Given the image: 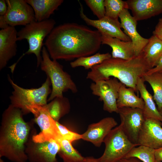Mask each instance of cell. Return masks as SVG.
Wrapping results in <instances>:
<instances>
[{"mask_svg":"<svg viewBox=\"0 0 162 162\" xmlns=\"http://www.w3.org/2000/svg\"><path fill=\"white\" fill-rule=\"evenodd\" d=\"M118 113L124 133L130 141L138 145L139 133L146 119L143 110L137 108L124 107L118 108Z\"/></svg>","mask_w":162,"mask_h":162,"instance_id":"12","label":"cell"},{"mask_svg":"<svg viewBox=\"0 0 162 162\" xmlns=\"http://www.w3.org/2000/svg\"><path fill=\"white\" fill-rule=\"evenodd\" d=\"M119 18L121 28L133 44L136 56H139L147 44L148 39L143 37L138 33L136 29L137 21L131 15L128 9L123 10Z\"/></svg>","mask_w":162,"mask_h":162,"instance_id":"16","label":"cell"},{"mask_svg":"<svg viewBox=\"0 0 162 162\" xmlns=\"http://www.w3.org/2000/svg\"><path fill=\"white\" fill-rule=\"evenodd\" d=\"M7 10L0 20L8 26H24L35 21L33 10L26 0H6Z\"/></svg>","mask_w":162,"mask_h":162,"instance_id":"10","label":"cell"},{"mask_svg":"<svg viewBox=\"0 0 162 162\" xmlns=\"http://www.w3.org/2000/svg\"><path fill=\"white\" fill-rule=\"evenodd\" d=\"M159 112L160 113V114L161 116V117H162V121L161 122L162 123V109H161L159 111Z\"/></svg>","mask_w":162,"mask_h":162,"instance_id":"38","label":"cell"},{"mask_svg":"<svg viewBox=\"0 0 162 162\" xmlns=\"http://www.w3.org/2000/svg\"><path fill=\"white\" fill-rule=\"evenodd\" d=\"M118 162H142L138 158L135 157L124 158Z\"/></svg>","mask_w":162,"mask_h":162,"instance_id":"36","label":"cell"},{"mask_svg":"<svg viewBox=\"0 0 162 162\" xmlns=\"http://www.w3.org/2000/svg\"><path fill=\"white\" fill-rule=\"evenodd\" d=\"M33 8L35 21L41 22L49 19L63 2V0H26Z\"/></svg>","mask_w":162,"mask_h":162,"instance_id":"20","label":"cell"},{"mask_svg":"<svg viewBox=\"0 0 162 162\" xmlns=\"http://www.w3.org/2000/svg\"><path fill=\"white\" fill-rule=\"evenodd\" d=\"M112 58L111 54L97 53L92 56L80 57L70 63L72 68L83 67L86 69H91L95 66L100 64L105 60Z\"/></svg>","mask_w":162,"mask_h":162,"instance_id":"26","label":"cell"},{"mask_svg":"<svg viewBox=\"0 0 162 162\" xmlns=\"http://www.w3.org/2000/svg\"><path fill=\"white\" fill-rule=\"evenodd\" d=\"M153 35L162 40V17L160 18L156 25Z\"/></svg>","mask_w":162,"mask_h":162,"instance_id":"32","label":"cell"},{"mask_svg":"<svg viewBox=\"0 0 162 162\" xmlns=\"http://www.w3.org/2000/svg\"><path fill=\"white\" fill-rule=\"evenodd\" d=\"M150 69L141 52L130 60L112 57L106 60L92 68L88 72L86 78L94 82L113 77L136 92L138 79L142 78Z\"/></svg>","mask_w":162,"mask_h":162,"instance_id":"3","label":"cell"},{"mask_svg":"<svg viewBox=\"0 0 162 162\" xmlns=\"http://www.w3.org/2000/svg\"><path fill=\"white\" fill-rule=\"evenodd\" d=\"M56 122L60 133L63 138L71 143L82 139V134L71 131L58 122Z\"/></svg>","mask_w":162,"mask_h":162,"instance_id":"31","label":"cell"},{"mask_svg":"<svg viewBox=\"0 0 162 162\" xmlns=\"http://www.w3.org/2000/svg\"><path fill=\"white\" fill-rule=\"evenodd\" d=\"M142 78L151 86L154 92L153 98L159 111L162 109V73L145 74Z\"/></svg>","mask_w":162,"mask_h":162,"instance_id":"27","label":"cell"},{"mask_svg":"<svg viewBox=\"0 0 162 162\" xmlns=\"http://www.w3.org/2000/svg\"><path fill=\"white\" fill-rule=\"evenodd\" d=\"M154 154L156 161L162 162V146L155 149Z\"/></svg>","mask_w":162,"mask_h":162,"instance_id":"35","label":"cell"},{"mask_svg":"<svg viewBox=\"0 0 162 162\" xmlns=\"http://www.w3.org/2000/svg\"><path fill=\"white\" fill-rule=\"evenodd\" d=\"M101 34L102 44L108 45L112 49V58L130 60L136 56L131 41H125L104 34Z\"/></svg>","mask_w":162,"mask_h":162,"instance_id":"19","label":"cell"},{"mask_svg":"<svg viewBox=\"0 0 162 162\" xmlns=\"http://www.w3.org/2000/svg\"><path fill=\"white\" fill-rule=\"evenodd\" d=\"M155 149L140 145L134 148L125 158H136L142 162H156Z\"/></svg>","mask_w":162,"mask_h":162,"instance_id":"28","label":"cell"},{"mask_svg":"<svg viewBox=\"0 0 162 162\" xmlns=\"http://www.w3.org/2000/svg\"><path fill=\"white\" fill-rule=\"evenodd\" d=\"M117 124L112 117L104 118L97 123L89 124L87 130L81 134L82 139L91 142L95 146L100 147L106 136Z\"/></svg>","mask_w":162,"mask_h":162,"instance_id":"15","label":"cell"},{"mask_svg":"<svg viewBox=\"0 0 162 162\" xmlns=\"http://www.w3.org/2000/svg\"><path fill=\"white\" fill-rule=\"evenodd\" d=\"M57 142L60 146L58 154L64 162H81L84 157L73 146L71 143L62 137Z\"/></svg>","mask_w":162,"mask_h":162,"instance_id":"25","label":"cell"},{"mask_svg":"<svg viewBox=\"0 0 162 162\" xmlns=\"http://www.w3.org/2000/svg\"><path fill=\"white\" fill-rule=\"evenodd\" d=\"M102 44L98 30L74 23H67L54 28L44 43L52 60H70L95 53Z\"/></svg>","mask_w":162,"mask_h":162,"instance_id":"1","label":"cell"},{"mask_svg":"<svg viewBox=\"0 0 162 162\" xmlns=\"http://www.w3.org/2000/svg\"><path fill=\"white\" fill-rule=\"evenodd\" d=\"M122 84L118 92L117 104L118 108L124 107L139 108L143 110L144 103L142 99L135 94L134 90Z\"/></svg>","mask_w":162,"mask_h":162,"instance_id":"23","label":"cell"},{"mask_svg":"<svg viewBox=\"0 0 162 162\" xmlns=\"http://www.w3.org/2000/svg\"><path fill=\"white\" fill-rule=\"evenodd\" d=\"M8 79L14 90L9 98L11 104L20 109L23 115L28 113L27 109L30 106L47 104L48 97L52 91L51 82L48 76L40 87L29 89L24 88L17 85L9 75Z\"/></svg>","mask_w":162,"mask_h":162,"instance_id":"6","label":"cell"},{"mask_svg":"<svg viewBox=\"0 0 162 162\" xmlns=\"http://www.w3.org/2000/svg\"><path fill=\"white\" fill-rule=\"evenodd\" d=\"M19 108L10 104L3 112L0 129V157L13 162H27L26 144L31 127Z\"/></svg>","mask_w":162,"mask_h":162,"instance_id":"2","label":"cell"},{"mask_svg":"<svg viewBox=\"0 0 162 162\" xmlns=\"http://www.w3.org/2000/svg\"><path fill=\"white\" fill-rule=\"evenodd\" d=\"M154 73H162V56L156 65L153 68L150 69L146 74H150Z\"/></svg>","mask_w":162,"mask_h":162,"instance_id":"33","label":"cell"},{"mask_svg":"<svg viewBox=\"0 0 162 162\" xmlns=\"http://www.w3.org/2000/svg\"><path fill=\"white\" fill-rule=\"evenodd\" d=\"M142 52L150 68H153L162 56V40L153 35Z\"/></svg>","mask_w":162,"mask_h":162,"instance_id":"22","label":"cell"},{"mask_svg":"<svg viewBox=\"0 0 162 162\" xmlns=\"http://www.w3.org/2000/svg\"><path fill=\"white\" fill-rule=\"evenodd\" d=\"M56 23L55 21L52 19L41 22L34 21L25 26L17 32V41L26 40L29 44V49L16 62L10 66L12 69L14 70L18 62L26 54H34L37 58V67L40 65L42 60L41 53L44 40L51 33Z\"/></svg>","mask_w":162,"mask_h":162,"instance_id":"5","label":"cell"},{"mask_svg":"<svg viewBox=\"0 0 162 162\" xmlns=\"http://www.w3.org/2000/svg\"><path fill=\"white\" fill-rule=\"evenodd\" d=\"M7 10V5L6 0H0V15L4 16Z\"/></svg>","mask_w":162,"mask_h":162,"instance_id":"34","label":"cell"},{"mask_svg":"<svg viewBox=\"0 0 162 162\" xmlns=\"http://www.w3.org/2000/svg\"><path fill=\"white\" fill-rule=\"evenodd\" d=\"M156 162H161L160 161H156Z\"/></svg>","mask_w":162,"mask_h":162,"instance_id":"39","label":"cell"},{"mask_svg":"<svg viewBox=\"0 0 162 162\" xmlns=\"http://www.w3.org/2000/svg\"><path fill=\"white\" fill-rule=\"evenodd\" d=\"M122 83L117 79L110 78L92 83L90 88L92 94L103 102V110L109 113H118L117 104L118 92Z\"/></svg>","mask_w":162,"mask_h":162,"instance_id":"9","label":"cell"},{"mask_svg":"<svg viewBox=\"0 0 162 162\" xmlns=\"http://www.w3.org/2000/svg\"><path fill=\"white\" fill-rule=\"evenodd\" d=\"M104 142L105 145L104 152L98 158L101 162H118L124 158L134 148L139 146L130 141L121 124L111 130Z\"/></svg>","mask_w":162,"mask_h":162,"instance_id":"7","label":"cell"},{"mask_svg":"<svg viewBox=\"0 0 162 162\" xmlns=\"http://www.w3.org/2000/svg\"><path fill=\"white\" fill-rule=\"evenodd\" d=\"M144 82L142 78H139L136 88L144 102V106L143 111L145 117L146 118L154 119L161 122L162 117L156 107L153 96L147 89Z\"/></svg>","mask_w":162,"mask_h":162,"instance_id":"21","label":"cell"},{"mask_svg":"<svg viewBox=\"0 0 162 162\" xmlns=\"http://www.w3.org/2000/svg\"><path fill=\"white\" fill-rule=\"evenodd\" d=\"M79 2L80 5V16L88 25L96 28L101 34L117 38L123 41H131L130 38L121 29L120 23L118 20L106 16L97 20L90 19L85 14L83 6L79 1Z\"/></svg>","mask_w":162,"mask_h":162,"instance_id":"13","label":"cell"},{"mask_svg":"<svg viewBox=\"0 0 162 162\" xmlns=\"http://www.w3.org/2000/svg\"><path fill=\"white\" fill-rule=\"evenodd\" d=\"M46 105H33L27 109L28 113L33 114L35 121L41 130L37 134L32 135V139L35 142H41L52 139L57 142L62 137L56 121L51 116Z\"/></svg>","mask_w":162,"mask_h":162,"instance_id":"8","label":"cell"},{"mask_svg":"<svg viewBox=\"0 0 162 162\" xmlns=\"http://www.w3.org/2000/svg\"><path fill=\"white\" fill-rule=\"evenodd\" d=\"M30 135L26 144L25 152L29 162H57L56 154L60 146L52 139L41 142H35Z\"/></svg>","mask_w":162,"mask_h":162,"instance_id":"11","label":"cell"},{"mask_svg":"<svg viewBox=\"0 0 162 162\" xmlns=\"http://www.w3.org/2000/svg\"><path fill=\"white\" fill-rule=\"evenodd\" d=\"M81 162H101L98 158L93 157H84L83 160Z\"/></svg>","mask_w":162,"mask_h":162,"instance_id":"37","label":"cell"},{"mask_svg":"<svg viewBox=\"0 0 162 162\" xmlns=\"http://www.w3.org/2000/svg\"><path fill=\"white\" fill-rule=\"evenodd\" d=\"M46 106L52 117L58 122L61 118L68 114L70 105L68 99L64 96L55 98Z\"/></svg>","mask_w":162,"mask_h":162,"instance_id":"24","label":"cell"},{"mask_svg":"<svg viewBox=\"0 0 162 162\" xmlns=\"http://www.w3.org/2000/svg\"><path fill=\"white\" fill-rule=\"evenodd\" d=\"M41 53L40 68L50 79L52 87L47 101H51L56 97L64 96L63 93L68 90L76 93L77 88L71 76L63 70V66L57 60L50 59L45 46H43Z\"/></svg>","mask_w":162,"mask_h":162,"instance_id":"4","label":"cell"},{"mask_svg":"<svg viewBox=\"0 0 162 162\" xmlns=\"http://www.w3.org/2000/svg\"><path fill=\"white\" fill-rule=\"evenodd\" d=\"M105 16L112 19L118 20L119 16L122 11L128 9L126 1L122 0H105Z\"/></svg>","mask_w":162,"mask_h":162,"instance_id":"29","label":"cell"},{"mask_svg":"<svg viewBox=\"0 0 162 162\" xmlns=\"http://www.w3.org/2000/svg\"><path fill=\"white\" fill-rule=\"evenodd\" d=\"M128 9L137 21L146 20L162 13V0H128Z\"/></svg>","mask_w":162,"mask_h":162,"instance_id":"18","label":"cell"},{"mask_svg":"<svg viewBox=\"0 0 162 162\" xmlns=\"http://www.w3.org/2000/svg\"><path fill=\"white\" fill-rule=\"evenodd\" d=\"M104 0H85V2L98 19L105 16V9Z\"/></svg>","mask_w":162,"mask_h":162,"instance_id":"30","label":"cell"},{"mask_svg":"<svg viewBox=\"0 0 162 162\" xmlns=\"http://www.w3.org/2000/svg\"><path fill=\"white\" fill-rule=\"evenodd\" d=\"M162 123L146 118L139 133L138 144L157 149L162 146Z\"/></svg>","mask_w":162,"mask_h":162,"instance_id":"14","label":"cell"},{"mask_svg":"<svg viewBox=\"0 0 162 162\" xmlns=\"http://www.w3.org/2000/svg\"><path fill=\"white\" fill-rule=\"evenodd\" d=\"M17 32L15 27L9 26L0 31V70L16 54Z\"/></svg>","mask_w":162,"mask_h":162,"instance_id":"17","label":"cell"}]
</instances>
